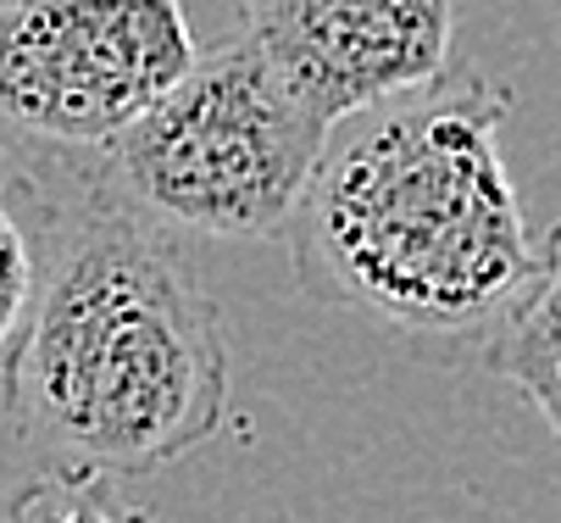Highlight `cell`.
I'll return each mask as SVG.
<instances>
[{
    "mask_svg": "<svg viewBox=\"0 0 561 523\" xmlns=\"http://www.w3.org/2000/svg\"><path fill=\"white\" fill-rule=\"evenodd\" d=\"M512 84L445 79L334 123L289 262L311 302L407 334L490 329L539 268L501 151Z\"/></svg>",
    "mask_w": 561,
    "mask_h": 523,
    "instance_id": "obj_1",
    "label": "cell"
},
{
    "mask_svg": "<svg viewBox=\"0 0 561 523\" xmlns=\"http://www.w3.org/2000/svg\"><path fill=\"white\" fill-rule=\"evenodd\" d=\"M50 474L145 479L228 423V329L179 235L95 173L67 206L34 329L7 373Z\"/></svg>",
    "mask_w": 561,
    "mask_h": 523,
    "instance_id": "obj_2",
    "label": "cell"
},
{
    "mask_svg": "<svg viewBox=\"0 0 561 523\" xmlns=\"http://www.w3.org/2000/svg\"><path fill=\"white\" fill-rule=\"evenodd\" d=\"M334 123L233 34L156 101L101 162L117 201L173 235L273 240L289 235Z\"/></svg>",
    "mask_w": 561,
    "mask_h": 523,
    "instance_id": "obj_3",
    "label": "cell"
},
{
    "mask_svg": "<svg viewBox=\"0 0 561 523\" xmlns=\"http://www.w3.org/2000/svg\"><path fill=\"white\" fill-rule=\"evenodd\" d=\"M195 56L184 0H0V168H101Z\"/></svg>",
    "mask_w": 561,
    "mask_h": 523,
    "instance_id": "obj_4",
    "label": "cell"
},
{
    "mask_svg": "<svg viewBox=\"0 0 561 523\" xmlns=\"http://www.w3.org/2000/svg\"><path fill=\"white\" fill-rule=\"evenodd\" d=\"M233 18L289 90L345 123L450 72L461 0H233Z\"/></svg>",
    "mask_w": 561,
    "mask_h": 523,
    "instance_id": "obj_5",
    "label": "cell"
},
{
    "mask_svg": "<svg viewBox=\"0 0 561 523\" xmlns=\"http://www.w3.org/2000/svg\"><path fill=\"white\" fill-rule=\"evenodd\" d=\"M95 173L101 168H0V379L45 302L67 206Z\"/></svg>",
    "mask_w": 561,
    "mask_h": 523,
    "instance_id": "obj_6",
    "label": "cell"
},
{
    "mask_svg": "<svg viewBox=\"0 0 561 523\" xmlns=\"http://www.w3.org/2000/svg\"><path fill=\"white\" fill-rule=\"evenodd\" d=\"M484 367L512 385L561 440V217L539 240V268L484 334Z\"/></svg>",
    "mask_w": 561,
    "mask_h": 523,
    "instance_id": "obj_7",
    "label": "cell"
},
{
    "mask_svg": "<svg viewBox=\"0 0 561 523\" xmlns=\"http://www.w3.org/2000/svg\"><path fill=\"white\" fill-rule=\"evenodd\" d=\"M18 523H156L139 501L117 490V479L101 474H56L23 512Z\"/></svg>",
    "mask_w": 561,
    "mask_h": 523,
    "instance_id": "obj_8",
    "label": "cell"
},
{
    "mask_svg": "<svg viewBox=\"0 0 561 523\" xmlns=\"http://www.w3.org/2000/svg\"><path fill=\"white\" fill-rule=\"evenodd\" d=\"M50 463L34 452V440L12 407V390L0 379V523H18V512L50 485Z\"/></svg>",
    "mask_w": 561,
    "mask_h": 523,
    "instance_id": "obj_9",
    "label": "cell"
}]
</instances>
